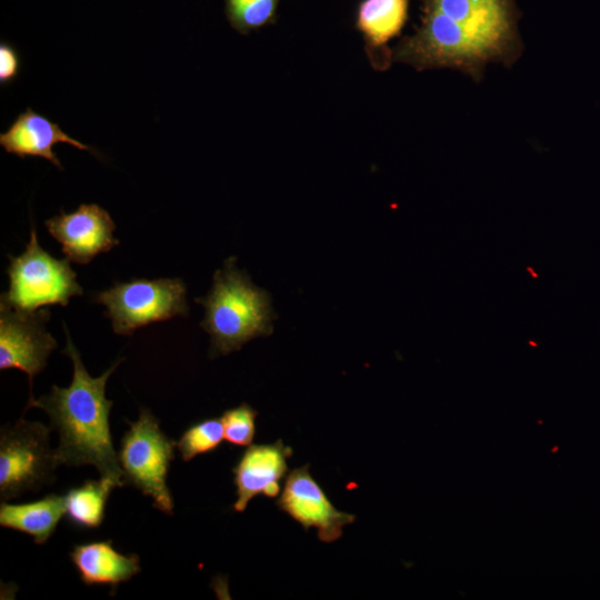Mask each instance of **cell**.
<instances>
[{"label":"cell","mask_w":600,"mask_h":600,"mask_svg":"<svg viewBox=\"0 0 600 600\" xmlns=\"http://www.w3.org/2000/svg\"><path fill=\"white\" fill-rule=\"evenodd\" d=\"M420 24L392 49L418 71L454 69L479 81L488 63L512 66L522 52L514 0H421Z\"/></svg>","instance_id":"6da1fadb"},{"label":"cell","mask_w":600,"mask_h":600,"mask_svg":"<svg viewBox=\"0 0 600 600\" xmlns=\"http://www.w3.org/2000/svg\"><path fill=\"white\" fill-rule=\"evenodd\" d=\"M64 332L62 353L72 361V380L67 388L52 386L48 394L29 399L26 410L33 407L49 416L51 427L59 434L56 448L59 464H90L100 477H110L126 486L110 432L113 402L106 397L107 381L123 359H118L101 376L93 378L82 363L66 324Z\"/></svg>","instance_id":"7a4b0ae2"},{"label":"cell","mask_w":600,"mask_h":600,"mask_svg":"<svg viewBox=\"0 0 600 600\" xmlns=\"http://www.w3.org/2000/svg\"><path fill=\"white\" fill-rule=\"evenodd\" d=\"M204 308L200 326L210 336V356H226L244 343L272 333L273 310L269 293L254 286L236 266V258L224 262L213 276L206 297L197 298Z\"/></svg>","instance_id":"3957f363"},{"label":"cell","mask_w":600,"mask_h":600,"mask_svg":"<svg viewBox=\"0 0 600 600\" xmlns=\"http://www.w3.org/2000/svg\"><path fill=\"white\" fill-rule=\"evenodd\" d=\"M8 258L10 283L8 291L1 294L0 304L32 312L46 306L64 307L71 297L83 294L70 260L56 259L43 250L38 242L34 224L24 251L18 257Z\"/></svg>","instance_id":"277c9868"},{"label":"cell","mask_w":600,"mask_h":600,"mask_svg":"<svg viewBox=\"0 0 600 600\" xmlns=\"http://www.w3.org/2000/svg\"><path fill=\"white\" fill-rule=\"evenodd\" d=\"M126 422L118 460L123 481L152 499V506L173 514V499L167 484L176 443L161 430L159 420L149 409L141 408L136 421Z\"/></svg>","instance_id":"5b68a950"},{"label":"cell","mask_w":600,"mask_h":600,"mask_svg":"<svg viewBox=\"0 0 600 600\" xmlns=\"http://www.w3.org/2000/svg\"><path fill=\"white\" fill-rule=\"evenodd\" d=\"M60 466L50 446V427L20 418L0 429V499L37 493L53 483Z\"/></svg>","instance_id":"8992f818"},{"label":"cell","mask_w":600,"mask_h":600,"mask_svg":"<svg viewBox=\"0 0 600 600\" xmlns=\"http://www.w3.org/2000/svg\"><path fill=\"white\" fill-rule=\"evenodd\" d=\"M106 307L117 334L131 336L142 327L174 317H187V288L178 278L132 279L116 282L94 296Z\"/></svg>","instance_id":"52a82bcc"},{"label":"cell","mask_w":600,"mask_h":600,"mask_svg":"<svg viewBox=\"0 0 600 600\" xmlns=\"http://www.w3.org/2000/svg\"><path fill=\"white\" fill-rule=\"evenodd\" d=\"M50 311L23 312L0 304V370L19 369L28 376L30 399L33 378L47 366L57 341L46 329Z\"/></svg>","instance_id":"ba28073f"},{"label":"cell","mask_w":600,"mask_h":600,"mask_svg":"<svg viewBox=\"0 0 600 600\" xmlns=\"http://www.w3.org/2000/svg\"><path fill=\"white\" fill-rule=\"evenodd\" d=\"M276 504L306 531L316 528L318 539L326 543L339 540L343 528L356 521L354 514L333 506L310 473V464L294 468L288 473Z\"/></svg>","instance_id":"9c48e42d"},{"label":"cell","mask_w":600,"mask_h":600,"mask_svg":"<svg viewBox=\"0 0 600 600\" xmlns=\"http://www.w3.org/2000/svg\"><path fill=\"white\" fill-rule=\"evenodd\" d=\"M48 232L61 244L68 260L88 264L99 253L108 252L120 242L113 236L116 223L106 209L96 203H82L77 210H63L44 221Z\"/></svg>","instance_id":"30bf717a"},{"label":"cell","mask_w":600,"mask_h":600,"mask_svg":"<svg viewBox=\"0 0 600 600\" xmlns=\"http://www.w3.org/2000/svg\"><path fill=\"white\" fill-rule=\"evenodd\" d=\"M293 450L281 439L272 443L250 444L232 468L237 500L232 509L243 512L257 496L276 498L288 476V459Z\"/></svg>","instance_id":"8fae6325"},{"label":"cell","mask_w":600,"mask_h":600,"mask_svg":"<svg viewBox=\"0 0 600 600\" xmlns=\"http://www.w3.org/2000/svg\"><path fill=\"white\" fill-rule=\"evenodd\" d=\"M59 142L69 143L79 150H87L96 157L100 156L94 148L70 137L62 131L58 123L37 113L31 108L19 113L9 129L0 134V146L6 152L20 159L26 157L43 158L58 169L63 170L61 161L52 150Z\"/></svg>","instance_id":"7c38bea8"},{"label":"cell","mask_w":600,"mask_h":600,"mask_svg":"<svg viewBox=\"0 0 600 600\" xmlns=\"http://www.w3.org/2000/svg\"><path fill=\"white\" fill-rule=\"evenodd\" d=\"M410 0H361L356 28L364 40L366 53L373 69L387 70L392 63L388 42L400 36L409 19Z\"/></svg>","instance_id":"4fadbf2b"},{"label":"cell","mask_w":600,"mask_h":600,"mask_svg":"<svg viewBox=\"0 0 600 600\" xmlns=\"http://www.w3.org/2000/svg\"><path fill=\"white\" fill-rule=\"evenodd\" d=\"M69 557L86 586L103 584L116 589L141 570L139 556L119 552L112 540L74 544Z\"/></svg>","instance_id":"5bb4252c"},{"label":"cell","mask_w":600,"mask_h":600,"mask_svg":"<svg viewBox=\"0 0 600 600\" xmlns=\"http://www.w3.org/2000/svg\"><path fill=\"white\" fill-rule=\"evenodd\" d=\"M66 514L64 496L51 493L26 503H0V526L33 538L44 544Z\"/></svg>","instance_id":"9a60e30c"},{"label":"cell","mask_w":600,"mask_h":600,"mask_svg":"<svg viewBox=\"0 0 600 600\" xmlns=\"http://www.w3.org/2000/svg\"><path fill=\"white\" fill-rule=\"evenodd\" d=\"M123 487L110 477L87 480L64 494L66 518L80 529H97L104 520L106 506L111 492Z\"/></svg>","instance_id":"2e32d148"},{"label":"cell","mask_w":600,"mask_h":600,"mask_svg":"<svg viewBox=\"0 0 600 600\" xmlns=\"http://www.w3.org/2000/svg\"><path fill=\"white\" fill-rule=\"evenodd\" d=\"M280 0H224L226 16L230 26L241 34H248L276 22Z\"/></svg>","instance_id":"e0dca14e"},{"label":"cell","mask_w":600,"mask_h":600,"mask_svg":"<svg viewBox=\"0 0 600 600\" xmlns=\"http://www.w3.org/2000/svg\"><path fill=\"white\" fill-rule=\"evenodd\" d=\"M223 440L221 419L209 418L189 426L177 441L176 447L183 462H189L197 456L217 450Z\"/></svg>","instance_id":"ac0fdd59"},{"label":"cell","mask_w":600,"mask_h":600,"mask_svg":"<svg viewBox=\"0 0 600 600\" xmlns=\"http://www.w3.org/2000/svg\"><path fill=\"white\" fill-rule=\"evenodd\" d=\"M257 417L258 411L247 402L226 410L220 417L224 440L236 447L252 444L257 431Z\"/></svg>","instance_id":"d6986e66"},{"label":"cell","mask_w":600,"mask_h":600,"mask_svg":"<svg viewBox=\"0 0 600 600\" xmlns=\"http://www.w3.org/2000/svg\"><path fill=\"white\" fill-rule=\"evenodd\" d=\"M21 60L17 49L6 41L0 42V84L14 81L20 72Z\"/></svg>","instance_id":"ffe728a7"}]
</instances>
